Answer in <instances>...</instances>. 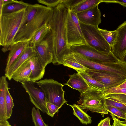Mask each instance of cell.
Masks as SVG:
<instances>
[{"label": "cell", "instance_id": "8d00e7d4", "mask_svg": "<svg viewBox=\"0 0 126 126\" xmlns=\"http://www.w3.org/2000/svg\"><path fill=\"white\" fill-rule=\"evenodd\" d=\"M102 2L107 3H119L124 7H126V0H102Z\"/></svg>", "mask_w": 126, "mask_h": 126}, {"label": "cell", "instance_id": "9a60e30c", "mask_svg": "<svg viewBox=\"0 0 126 126\" xmlns=\"http://www.w3.org/2000/svg\"><path fill=\"white\" fill-rule=\"evenodd\" d=\"M35 56V54L32 46L29 45L26 48L8 72L5 74V76L9 80H11L13 75L22 64Z\"/></svg>", "mask_w": 126, "mask_h": 126}, {"label": "cell", "instance_id": "7c38bea8", "mask_svg": "<svg viewBox=\"0 0 126 126\" xmlns=\"http://www.w3.org/2000/svg\"><path fill=\"white\" fill-rule=\"evenodd\" d=\"M116 30V37L111 51L119 60L126 52V21L120 25Z\"/></svg>", "mask_w": 126, "mask_h": 126}, {"label": "cell", "instance_id": "74e56055", "mask_svg": "<svg viewBox=\"0 0 126 126\" xmlns=\"http://www.w3.org/2000/svg\"><path fill=\"white\" fill-rule=\"evenodd\" d=\"M110 119L109 117H107L101 120L97 126H110Z\"/></svg>", "mask_w": 126, "mask_h": 126}, {"label": "cell", "instance_id": "e0dca14e", "mask_svg": "<svg viewBox=\"0 0 126 126\" xmlns=\"http://www.w3.org/2000/svg\"><path fill=\"white\" fill-rule=\"evenodd\" d=\"M5 76L0 78V120H7L6 110V91L8 83Z\"/></svg>", "mask_w": 126, "mask_h": 126}, {"label": "cell", "instance_id": "52a82bcc", "mask_svg": "<svg viewBox=\"0 0 126 126\" xmlns=\"http://www.w3.org/2000/svg\"><path fill=\"white\" fill-rule=\"evenodd\" d=\"M67 43L68 47L86 44L77 14L68 9L66 20Z\"/></svg>", "mask_w": 126, "mask_h": 126}, {"label": "cell", "instance_id": "cb8c5ba5", "mask_svg": "<svg viewBox=\"0 0 126 126\" xmlns=\"http://www.w3.org/2000/svg\"><path fill=\"white\" fill-rule=\"evenodd\" d=\"M50 30V28L47 23L42 26L36 31L30 41L31 45L32 46L44 40Z\"/></svg>", "mask_w": 126, "mask_h": 126}, {"label": "cell", "instance_id": "f1b7e54d", "mask_svg": "<svg viewBox=\"0 0 126 126\" xmlns=\"http://www.w3.org/2000/svg\"><path fill=\"white\" fill-rule=\"evenodd\" d=\"M6 104L7 117L8 120L11 116L12 109L14 106L13 99L9 92L8 87L6 89Z\"/></svg>", "mask_w": 126, "mask_h": 126}, {"label": "cell", "instance_id": "e575fe53", "mask_svg": "<svg viewBox=\"0 0 126 126\" xmlns=\"http://www.w3.org/2000/svg\"><path fill=\"white\" fill-rule=\"evenodd\" d=\"M82 0H61V3L63 4L68 9L70 10Z\"/></svg>", "mask_w": 126, "mask_h": 126}, {"label": "cell", "instance_id": "d6a6232c", "mask_svg": "<svg viewBox=\"0 0 126 126\" xmlns=\"http://www.w3.org/2000/svg\"><path fill=\"white\" fill-rule=\"evenodd\" d=\"M37 1L47 7L53 8L56 7L61 3V0H38Z\"/></svg>", "mask_w": 126, "mask_h": 126}, {"label": "cell", "instance_id": "484cf974", "mask_svg": "<svg viewBox=\"0 0 126 126\" xmlns=\"http://www.w3.org/2000/svg\"><path fill=\"white\" fill-rule=\"evenodd\" d=\"M99 29L106 40L112 47L114 45L116 37L117 32L116 30L109 31L99 28Z\"/></svg>", "mask_w": 126, "mask_h": 126}, {"label": "cell", "instance_id": "5bb4252c", "mask_svg": "<svg viewBox=\"0 0 126 126\" xmlns=\"http://www.w3.org/2000/svg\"><path fill=\"white\" fill-rule=\"evenodd\" d=\"M30 45V42H19L11 47L7 60L5 71L6 73L17 61L26 48Z\"/></svg>", "mask_w": 126, "mask_h": 126}, {"label": "cell", "instance_id": "ba28073f", "mask_svg": "<svg viewBox=\"0 0 126 126\" xmlns=\"http://www.w3.org/2000/svg\"><path fill=\"white\" fill-rule=\"evenodd\" d=\"M70 48L72 53L79 54L91 61L99 63L118 62L119 61L111 51L106 54L87 44L72 46Z\"/></svg>", "mask_w": 126, "mask_h": 126}, {"label": "cell", "instance_id": "6da1fadb", "mask_svg": "<svg viewBox=\"0 0 126 126\" xmlns=\"http://www.w3.org/2000/svg\"><path fill=\"white\" fill-rule=\"evenodd\" d=\"M68 9L61 3L53 8L47 23L50 31L46 36L53 54L52 63L62 64L63 56L72 53L67 43L66 20Z\"/></svg>", "mask_w": 126, "mask_h": 126}, {"label": "cell", "instance_id": "f35d334b", "mask_svg": "<svg viewBox=\"0 0 126 126\" xmlns=\"http://www.w3.org/2000/svg\"><path fill=\"white\" fill-rule=\"evenodd\" d=\"M113 89H116L120 88H126V79L121 84L111 88Z\"/></svg>", "mask_w": 126, "mask_h": 126}, {"label": "cell", "instance_id": "277c9868", "mask_svg": "<svg viewBox=\"0 0 126 126\" xmlns=\"http://www.w3.org/2000/svg\"><path fill=\"white\" fill-rule=\"evenodd\" d=\"M90 87L86 91L80 94L77 102L78 105L85 111L99 113L104 117L108 112L104 106L103 92Z\"/></svg>", "mask_w": 126, "mask_h": 126}, {"label": "cell", "instance_id": "f6af8a7d", "mask_svg": "<svg viewBox=\"0 0 126 126\" xmlns=\"http://www.w3.org/2000/svg\"><path fill=\"white\" fill-rule=\"evenodd\" d=\"M9 126H12L11 125H10Z\"/></svg>", "mask_w": 126, "mask_h": 126}, {"label": "cell", "instance_id": "60d3db41", "mask_svg": "<svg viewBox=\"0 0 126 126\" xmlns=\"http://www.w3.org/2000/svg\"><path fill=\"white\" fill-rule=\"evenodd\" d=\"M119 60L122 63L126 64V52L123 57Z\"/></svg>", "mask_w": 126, "mask_h": 126}, {"label": "cell", "instance_id": "d590c367", "mask_svg": "<svg viewBox=\"0 0 126 126\" xmlns=\"http://www.w3.org/2000/svg\"><path fill=\"white\" fill-rule=\"evenodd\" d=\"M110 114L113 120V126H126V121H121L113 114L111 113Z\"/></svg>", "mask_w": 126, "mask_h": 126}, {"label": "cell", "instance_id": "d6986e66", "mask_svg": "<svg viewBox=\"0 0 126 126\" xmlns=\"http://www.w3.org/2000/svg\"><path fill=\"white\" fill-rule=\"evenodd\" d=\"M30 60L25 62L17 69L13 75L12 79L21 83L25 81H30L31 70Z\"/></svg>", "mask_w": 126, "mask_h": 126}, {"label": "cell", "instance_id": "ee69618b", "mask_svg": "<svg viewBox=\"0 0 126 126\" xmlns=\"http://www.w3.org/2000/svg\"><path fill=\"white\" fill-rule=\"evenodd\" d=\"M110 126H113V125H110Z\"/></svg>", "mask_w": 126, "mask_h": 126}, {"label": "cell", "instance_id": "4316f807", "mask_svg": "<svg viewBox=\"0 0 126 126\" xmlns=\"http://www.w3.org/2000/svg\"><path fill=\"white\" fill-rule=\"evenodd\" d=\"M32 120L35 126H48L43 121L41 115L39 110H36L34 107L32 110Z\"/></svg>", "mask_w": 126, "mask_h": 126}, {"label": "cell", "instance_id": "4fadbf2b", "mask_svg": "<svg viewBox=\"0 0 126 126\" xmlns=\"http://www.w3.org/2000/svg\"><path fill=\"white\" fill-rule=\"evenodd\" d=\"M76 14L79 21L85 24L98 27L101 23V14L98 5Z\"/></svg>", "mask_w": 126, "mask_h": 126}, {"label": "cell", "instance_id": "5b68a950", "mask_svg": "<svg viewBox=\"0 0 126 126\" xmlns=\"http://www.w3.org/2000/svg\"><path fill=\"white\" fill-rule=\"evenodd\" d=\"M82 32L86 44L104 54L111 52V47L106 40L98 27L86 25L79 22Z\"/></svg>", "mask_w": 126, "mask_h": 126}, {"label": "cell", "instance_id": "44dd1931", "mask_svg": "<svg viewBox=\"0 0 126 126\" xmlns=\"http://www.w3.org/2000/svg\"><path fill=\"white\" fill-rule=\"evenodd\" d=\"M62 64L64 66L73 69L78 72L85 71L88 69L76 61L72 53L63 56Z\"/></svg>", "mask_w": 126, "mask_h": 126}, {"label": "cell", "instance_id": "d4e9b609", "mask_svg": "<svg viewBox=\"0 0 126 126\" xmlns=\"http://www.w3.org/2000/svg\"><path fill=\"white\" fill-rule=\"evenodd\" d=\"M78 72L87 82L90 86L103 92L105 90L104 85L93 78L85 71Z\"/></svg>", "mask_w": 126, "mask_h": 126}, {"label": "cell", "instance_id": "9c48e42d", "mask_svg": "<svg viewBox=\"0 0 126 126\" xmlns=\"http://www.w3.org/2000/svg\"><path fill=\"white\" fill-rule=\"evenodd\" d=\"M21 85L28 94L31 102L35 106L43 112L47 113L45 95L42 89L34 82L25 81L21 83Z\"/></svg>", "mask_w": 126, "mask_h": 126}, {"label": "cell", "instance_id": "7402d4cb", "mask_svg": "<svg viewBox=\"0 0 126 126\" xmlns=\"http://www.w3.org/2000/svg\"><path fill=\"white\" fill-rule=\"evenodd\" d=\"M66 104L72 108L73 110V114L79 119L82 124L87 125L92 123V117L85 112L78 105L75 104L72 105Z\"/></svg>", "mask_w": 126, "mask_h": 126}, {"label": "cell", "instance_id": "3957f363", "mask_svg": "<svg viewBox=\"0 0 126 126\" xmlns=\"http://www.w3.org/2000/svg\"><path fill=\"white\" fill-rule=\"evenodd\" d=\"M27 14L26 9L10 14H2L0 17V45L5 52L9 50L14 39L23 24Z\"/></svg>", "mask_w": 126, "mask_h": 126}, {"label": "cell", "instance_id": "83f0119b", "mask_svg": "<svg viewBox=\"0 0 126 126\" xmlns=\"http://www.w3.org/2000/svg\"><path fill=\"white\" fill-rule=\"evenodd\" d=\"M105 109L108 112L113 114L118 119H124L126 121L125 112L117 108L104 105Z\"/></svg>", "mask_w": 126, "mask_h": 126}, {"label": "cell", "instance_id": "4dcf8cb0", "mask_svg": "<svg viewBox=\"0 0 126 126\" xmlns=\"http://www.w3.org/2000/svg\"><path fill=\"white\" fill-rule=\"evenodd\" d=\"M105 97L123 104L126 106V94H112L105 95Z\"/></svg>", "mask_w": 126, "mask_h": 126}, {"label": "cell", "instance_id": "2e32d148", "mask_svg": "<svg viewBox=\"0 0 126 126\" xmlns=\"http://www.w3.org/2000/svg\"><path fill=\"white\" fill-rule=\"evenodd\" d=\"M65 85L79 91L80 94L90 88L87 82L77 72L69 75V78Z\"/></svg>", "mask_w": 126, "mask_h": 126}, {"label": "cell", "instance_id": "8992f818", "mask_svg": "<svg viewBox=\"0 0 126 126\" xmlns=\"http://www.w3.org/2000/svg\"><path fill=\"white\" fill-rule=\"evenodd\" d=\"M35 82L43 90L47 102L61 108L67 101L64 97V85L52 79H45Z\"/></svg>", "mask_w": 126, "mask_h": 126}, {"label": "cell", "instance_id": "ab89813d", "mask_svg": "<svg viewBox=\"0 0 126 126\" xmlns=\"http://www.w3.org/2000/svg\"><path fill=\"white\" fill-rule=\"evenodd\" d=\"M10 125L7 120H0V126H9Z\"/></svg>", "mask_w": 126, "mask_h": 126}, {"label": "cell", "instance_id": "8fae6325", "mask_svg": "<svg viewBox=\"0 0 126 126\" xmlns=\"http://www.w3.org/2000/svg\"><path fill=\"white\" fill-rule=\"evenodd\" d=\"M32 46L36 56L44 68H45L47 65L52 63V51L47 38Z\"/></svg>", "mask_w": 126, "mask_h": 126}, {"label": "cell", "instance_id": "7a4b0ae2", "mask_svg": "<svg viewBox=\"0 0 126 126\" xmlns=\"http://www.w3.org/2000/svg\"><path fill=\"white\" fill-rule=\"evenodd\" d=\"M26 10V18L16 35L14 44L30 42L36 31L43 25L48 23L53 8L36 4H29Z\"/></svg>", "mask_w": 126, "mask_h": 126}, {"label": "cell", "instance_id": "836d02e7", "mask_svg": "<svg viewBox=\"0 0 126 126\" xmlns=\"http://www.w3.org/2000/svg\"><path fill=\"white\" fill-rule=\"evenodd\" d=\"M112 94H126V88H120L113 89L111 88L105 90L103 93V97L106 95Z\"/></svg>", "mask_w": 126, "mask_h": 126}, {"label": "cell", "instance_id": "ac0fdd59", "mask_svg": "<svg viewBox=\"0 0 126 126\" xmlns=\"http://www.w3.org/2000/svg\"><path fill=\"white\" fill-rule=\"evenodd\" d=\"M29 61L31 70L30 81H37L41 79L44 76L45 68L42 66L36 56L31 58Z\"/></svg>", "mask_w": 126, "mask_h": 126}, {"label": "cell", "instance_id": "ffe728a7", "mask_svg": "<svg viewBox=\"0 0 126 126\" xmlns=\"http://www.w3.org/2000/svg\"><path fill=\"white\" fill-rule=\"evenodd\" d=\"M29 4L22 1L10 0L8 2L3 4L2 15L14 13L26 9Z\"/></svg>", "mask_w": 126, "mask_h": 126}, {"label": "cell", "instance_id": "603a6c76", "mask_svg": "<svg viewBox=\"0 0 126 126\" xmlns=\"http://www.w3.org/2000/svg\"><path fill=\"white\" fill-rule=\"evenodd\" d=\"M102 2V0H82L70 10L77 14L88 9Z\"/></svg>", "mask_w": 126, "mask_h": 126}, {"label": "cell", "instance_id": "30bf717a", "mask_svg": "<svg viewBox=\"0 0 126 126\" xmlns=\"http://www.w3.org/2000/svg\"><path fill=\"white\" fill-rule=\"evenodd\" d=\"M85 72L93 78L103 84L106 90L119 85L126 77L98 71L88 69Z\"/></svg>", "mask_w": 126, "mask_h": 126}, {"label": "cell", "instance_id": "f546056e", "mask_svg": "<svg viewBox=\"0 0 126 126\" xmlns=\"http://www.w3.org/2000/svg\"><path fill=\"white\" fill-rule=\"evenodd\" d=\"M103 101L104 105L117 108L125 112L126 111V106L123 104L105 97H103Z\"/></svg>", "mask_w": 126, "mask_h": 126}, {"label": "cell", "instance_id": "b9f144b4", "mask_svg": "<svg viewBox=\"0 0 126 126\" xmlns=\"http://www.w3.org/2000/svg\"><path fill=\"white\" fill-rule=\"evenodd\" d=\"M3 5V0H0V17L2 15V12Z\"/></svg>", "mask_w": 126, "mask_h": 126}, {"label": "cell", "instance_id": "bcb514c9", "mask_svg": "<svg viewBox=\"0 0 126 126\" xmlns=\"http://www.w3.org/2000/svg\"></svg>", "mask_w": 126, "mask_h": 126}, {"label": "cell", "instance_id": "1f68e13d", "mask_svg": "<svg viewBox=\"0 0 126 126\" xmlns=\"http://www.w3.org/2000/svg\"><path fill=\"white\" fill-rule=\"evenodd\" d=\"M47 110V114L53 117L55 114L61 108L49 102H47L46 104Z\"/></svg>", "mask_w": 126, "mask_h": 126}, {"label": "cell", "instance_id": "7bdbcfd3", "mask_svg": "<svg viewBox=\"0 0 126 126\" xmlns=\"http://www.w3.org/2000/svg\"><path fill=\"white\" fill-rule=\"evenodd\" d=\"M125 114H126V111H125Z\"/></svg>", "mask_w": 126, "mask_h": 126}]
</instances>
